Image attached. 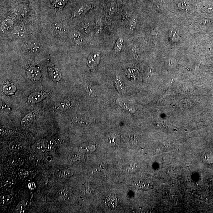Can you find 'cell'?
I'll return each mask as SVG.
<instances>
[{
    "mask_svg": "<svg viewBox=\"0 0 213 213\" xmlns=\"http://www.w3.org/2000/svg\"><path fill=\"white\" fill-rule=\"evenodd\" d=\"M14 12L16 18L21 20L26 19L30 15V9L27 6L24 5H20L17 7Z\"/></svg>",
    "mask_w": 213,
    "mask_h": 213,
    "instance_id": "cell-1",
    "label": "cell"
},
{
    "mask_svg": "<svg viewBox=\"0 0 213 213\" xmlns=\"http://www.w3.org/2000/svg\"><path fill=\"white\" fill-rule=\"evenodd\" d=\"M4 182H5L6 184L9 185H12L14 184V181L12 180V178H8L6 179L5 180H4Z\"/></svg>",
    "mask_w": 213,
    "mask_h": 213,
    "instance_id": "cell-27",
    "label": "cell"
},
{
    "mask_svg": "<svg viewBox=\"0 0 213 213\" xmlns=\"http://www.w3.org/2000/svg\"><path fill=\"white\" fill-rule=\"evenodd\" d=\"M68 0H52V3L55 7L62 8L64 7Z\"/></svg>",
    "mask_w": 213,
    "mask_h": 213,
    "instance_id": "cell-18",
    "label": "cell"
},
{
    "mask_svg": "<svg viewBox=\"0 0 213 213\" xmlns=\"http://www.w3.org/2000/svg\"><path fill=\"white\" fill-rule=\"evenodd\" d=\"M14 23L12 19L10 18L6 19L3 22L2 24V28L4 31L7 32L10 31L13 29Z\"/></svg>",
    "mask_w": 213,
    "mask_h": 213,
    "instance_id": "cell-11",
    "label": "cell"
},
{
    "mask_svg": "<svg viewBox=\"0 0 213 213\" xmlns=\"http://www.w3.org/2000/svg\"><path fill=\"white\" fill-rule=\"evenodd\" d=\"M69 107V103L66 99H60L57 101L54 104V109L57 112H63L68 109Z\"/></svg>",
    "mask_w": 213,
    "mask_h": 213,
    "instance_id": "cell-4",
    "label": "cell"
},
{
    "mask_svg": "<svg viewBox=\"0 0 213 213\" xmlns=\"http://www.w3.org/2000/svg\"><path fill=\"white\" fill-rule=\"evenodd\" d=\"M49 75L53 81L58 82L59 81L61 77V73L58 68H53L49 70Z\"/></svg>",
    "mask_w": 213,
    "mask_h": 213,
    "instance_id": "cell-8",
    "label": "cell"
},
{
    "mask_svg": "<svg viewBox=\"0 0 213 213\" xmlns=\"http://www.w3.org/2000/svg\"><path fill=\"white\" fill-rule=\"evenodd\" d=\"M116 5L115 4H113V5L111 6L110 7L109 10L108 11V14L110 15V16H111L114 13L115 11L116 10Z\"/></svg>",
    "mask_w": 213,
    "mask_h": 213,
    "instance_id": "cell-23",
    "label": "cell"
},
{
    "mask_svg": "<svg viewBox=\"0 0 213 213\" xmlns=\"http://www.w3.org/2000/svg\"><path fill=\"white\" fill-rule=\"evenodd\" d=\"M3 91L6 94L10 95L15 92L16 87L14 85H6L3 87Z\"/></svg>",
    "mask_w": 213,
    "mask_h": 213,
    "instance_id": "cell-13",
    "label": "cell"
},
{
    "mask_svg": "<svg viewBox=\"0 0 213 213\" xmlns=\"http://www.w3.org/2000/svg\"><path fill=\"white\" fill-rule=\"evenodd\" d=\"M23 160L20 159H13L11 161L12 164L13 165H18L21 164V162H23Z\"/></svg>",
    "mask_w": 213,
    "mask_h": 213,
    "instance_id": "cell-25",
    "label": "cell"
},
{
    "mask_svg": "<svg viewBox=\"0 0 213 213\" xmlns=\"http://www.w3.org/2000/svg\"><path fill=\"white\" fill-rule=\"evenodd\" d=\"M178 7L180 9L183 11L188 10L190 7V3L188 1L184 0L181 1L178 4Z\"/></svg>",
    "mask_w": 213,
    "mask_h": 213,
    "instance_id": "cell-16",
    "label": "cell"
},
{
    "mask_svg": "<svg viewBox=\"0 0 213 213\" xmlns=\"http://www.w3.org/2000/svg\"><path fill=\"white\" fill-rule=\"evenodd\" d=\"M9 148L11 150L18 151L22 149V146L19 143L14 141L10 143Z\"/></svg>",
    "mask_w": 213,
    "mask_h": 213,
    "instance_id": "cell-17",
    "label": "cell"
},
{
    "mask_svg": "<svg viewBox=\"0 0 213 213\" xmlns=\"http://www.w3.org/2000/svg\"><path fill=\"white\" fill-rule=\"evenodd\" d=\"M45 96L42 93L35 92L32 93L28 98L29 103L35 104L41 102L44 99Z\"/></svg>",
    "mask_w": 213,
    "mask_h": 213,
    "instance_id": "cell-6",
    "label": "cell"
},
{
    "mask_svg": "<svg viewBox=\"0 0 213 213\" xmlns=\"http://www.w3.org/2000/svg\"><path fill=\"white\" fill-rule=\"evenodd\" d=\"M37 148L39 150L41 151H44L45 150L43 141L39 143H38L37 144Z\"/></svg>",
    "mask_w": 213,
    "mask_h": 213,
    "instance_id": "cell-24",
    "label": "cell"
},
{
    "mask_svg": "<svg viewBox=\"0 0 213 213\" xmlns=\"http://www.w3.org/2000/svg\"><path fill=\"white\" fill-rule=\"evenodd\" d=\"M73 174V172L72 171L70 170H66L63 172V175L65 177H69L72 175Z\"/></svg>",
    "mask_w": 213,
    "mask_h": 213,
    "instance_id": "cell-26",
    "label": "cell"
},
{
    "mask_svg": "<svg viewBox=\"0 0 213 213\" xmlns=\"http://www.w3.org/2000/svg\"><path fill=\"white\" fill-rule=\"evenodd\" d=\"M34 115L31 113L26 115L21 121V125L23 127H27L32 123L34 120Z\"/></svg>",
    "mask_w": 213,
    "mask_h": 213,
    "instance_id": "cell-9",
    "label": "cell"
},
{
    "mask_svg": "<svg viewBox=\"0 0 213 213\" xmlns=\"http://www.w3.org/2000/svg\"><path fill=\"white\" fill-rule=\"evenodd\" d=\"M43 44L41 42H36L31 44L28 48V51L30 53H35L39 52L42 49Z\"/></svg>",
    "mask_w": 213,
    "mask_h": 213,
    "instance_id": "cell-10",
    "label": "cell"
},
{
    "mask_svg": "<svg viewBox=\"0 0 213 213\" xmlns=\"http://www.w3.org/2000/svg\"><path fill=\"white\" fill-rule=\"evenodd\" d=\"M72 38L74 42L77 45H81L84 41L83 36L78 32H76L73 33Z\"/></svg>",
    "mask_w": 213,
    "mask_h": 213,
    "instance_id": "cell-12",
    "label": "cell"
},
{
    "mask_svg": "<svg viewBox=\"0 0 213 213\" xmlns=\"http://www.w3.org/2000/svg\"><path fill=\"white\" fill-rule=\"evenodd\" d=\"M28 77L33 80H38L41 77V74L39 70L37 68L32 67L29 68L26 72Z\"/></svg>",
    "mask_w": 213,
    "mask_h": 213,
    "instance_id": "cell-5",
    "label": "cell"
},
{
    "mask_svg": "<svg viewBox=\"0 0 213 213\" xmlns=\"http://www.w3.org/2000/svg\"><path fill=\"white\" fill-rule=\"evenodd\" d=\"M124 43V39L122 38H120L116 42L114 47V51L115 53L117 54L120 52L122 49Z\"/></svg>",
    "mask_w": 213,
    "mask_h": 213,
    "instance_id": "cell-14",
    "label": "cell"
},
{
    "mask_svg": "<svg viewBox=\"0 0 213 213\" xmlns=\"http://www.w3.org/2000/svg\"><path fill=\"white\" fill-rule=\"evenodd\" d=\"M100 54L98 52L93 53L90 56L87 61V65L92 71H94L100 62Z\"/></svg>",
    "mask_w": 213,
    "mask_h": 213,
    "instance_id": "cell-2",
    "label": "cell"
},
{
    "mask_svg": "<svg viewBox=\"0 0 213 213\" xmlns=\"http://www.w3.org/2000/svg\"><path fill=\"white\" fill-rule=\"evenodd\" d=\"M12 33L15 38L22 39L26 36V32L25 29L20 26H15L12 31Z\"/></svg>",
    "mask_w": 213,
    "mask_h": 213,
    "instance_id": "cell-7",
    "label": "cell"
},
{
    "mask_svg": "<svg viewBox=\"0 0 213 213\" xmlns=\"http://www.w3.org/2000/svg\"><path fill=\"white\" fill-rule=\"evenodd\" d=\"M107 203L110 208H115L117 205V200L114 196L109 197L107 199Z\"/></svg>",
    "mask_w": 213,
    "mask_h": 213,
    "instance_id": "cell-15",
    "label": "cell"
},
{
    "mask_svg": "<svg viewBox=\"0 0 213 213\" xmlns=\"http://www.w3.org/2000/svg\"><path fill=\"white\" fill-rule=\"evenodd\" d=\"M43 143H44L45 150L47 151H49L52 150L55 145V143L51 140H47L43 141Z\"/></svg>",
    "mask_w": 213,
    "mask_h": 213,
    "instance_id": "cell-20",
    "label": "cell"
},
{
    "mask_svg": "<svg viewBox=\"0 0 213 213\" xmlns=\"http://www.w3.org/2000/svg\"><path fill=\"white\" fill-rule=\"evenodd\" d=\"M93 8L92 4L90 3L85 4L81 6L75 11L73 14V16L74 18H77L84 15L87 12L91 10Z\"/></svg>",
    "mask_w": 213,
    "mask_h": 213,
    "instance_id": "cell-3",
    "label": "cell"
},
{
    "mask_svg": "<svg viewBox=\"0 0 213 213\" xmlns=\"http://www.w3.org/2000/svg\"><path fill=\"white\" fill-rule=\"evenodd\" d=\"M136 21L134 19L131 20L127 25V27L129 30H133L136 26Z\"/></svg>",
    "mask_w": 213,
    "mask_h": 213,
    "instance_id": "cell-22",
    "label": "cell"
},
{
    "mask_svg": "<svg viewBox=\"0 0 213 213\" xmlns=\"http://www.w3.org/2000/svg\"><path fill=\"white\" fill-rule=\"evenodd\" d=\"M54 31L57 36H62L63 34V29L61 26L59 25H55L54 27Z\"/></svg>",
    "mask_w": 213,
    "mask_h": 213,
    "instance_id": "cell-21",
    "label": "cell"
},
{
    "mask_svg": "<svg viewBox=\"0 0 213 213\" xmlns=\"http://www.w3.org/2000/svg\"><path fill=\"white\" fill-rule=\"evenodd\" d=\"M57 197L59 199L65 201L68 199V192L64 190H61L58 192L57 194Z\"/></svg>",
    "mask_w": 213,
    "mask_h": 213,
    "instance_id": "cell-19",
    "label": "cell"
}]
</instances>
